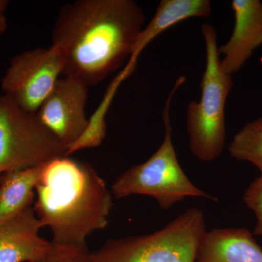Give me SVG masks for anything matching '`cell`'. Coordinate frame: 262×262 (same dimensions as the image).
<instances>
[{
    "instance_id": "cell-12",
    "label": "cell",
    "mask_w": 262,
    "mask_h": 262,
    "mask_svg": "<svg viewBox=\"0 0 262 262\" xmlns=\"http://www.w3.org/2000/svg\"><path fill=\"white\" fill-rule=\"evenodd\" d=\"M211 12V3L208 0H162L154 16L139 34L127 61L137 63L144 48L167 29L187 19L208 18Z\"/></svg>"
},
{
    "instance_id": "cell-9",
    "label": "cell",
    "mask_w": 262,
    "mask_h": 262,
    "mask_svg": "<svg viewBox=\"0 0 262 262\" xmlns=\"http://www.w3.org/2000/svg\"><path fill=\"white\" fill-rule=\"evenodd\" d=\"M234 25L232 35L219 47L221 65L229 75L238 72L262 45V3L259 0H233Z\"/></svg>"
},
{
    "instance_id": "cell-6",
    "label": "cell",
    "mask_w": 262,
    "mask_h": 262,
    "mask_svg": "<svg viewBox=\"0 0 262 262\" xmlns=\"http://www.w3.org/2000/svg\"><path fill=\"white\" fill-rule=\"evenodd\" d=\"M67 149L39 121L9 96H0V175L42 166L67 156Z\"/></svg>"
},
{
    "instance_id": "cell-16",
    "label": "cell",
    "mask_w": 262,
    "mask_h": 262,
    "mask_svg": "<svg viewBox=\"0 0 262 262\" xmlns=\"http://www.w3.org/2000/svg\"><path fill=\"white\" fill-rule=\"evenodd\" d=\"M244 201L256 215V224L253 234L262 238V174L247 188L244 193Z\"/></svg>"
},
{
    "instance_id": "cell-2",
    "label": "cell",
    "mask_w": 262,
    "mask_h": 262,
    "mask_svg": "<svg viewBox=\"0 0 262 262\" xmlns=\"http://www.w3.org/2000/svg\"><path fill=\"white\" fill-rule=\"evenodd\" d=\"M34 213L41 227L60 246H84L86 238L104 229L113 208V194L89 164L67 156L43 167L36 187Z\"/></svg>"
},
{
    "instance_id": "cell-3",
    "label": "cell",
    "mask_w": 262,
    "mask_h": 262,
    "mask_svg": "<svg viewBox=\"0 0 262 262\" xmlns=\"http://www.w3.org/2000/svg\"><path fill=\"white\" fill-rule=\"evenodd\" d=\"M201 32L206 48L201 97L199 101L188 104L186 123L191 152L201 161L211 162L225 149V105L233 80L221 65L215 29L210 24H203Z\"/></svg>"
},
{
    "instance_id": "cell-13",
    "label": "cell",
    "mask_w": 262,
    "mask_h": 262,
    "mask_svg": "<svg viewBox=\"0 0 262 262\" xmlns=\"http://www.w3.org/2000/svg\"><path fill=\"white\" fill-rule=\"evenodd\" d=\"M44 165L2 174L0 221L32 206L34 202V190L41 178Z\"/></svg>"
},
{
    "instance_id": "cell-17",
    "label": "cell",
    "mask_w": 262,
    "mask_h": 262,
    "mask_svg": "<svg viewBox=\"0 0 262 262\" xmlns=\"http://www.w3.org/2000/svg\"><path fill=\"white\" fill-rule=\"evenodd\" d=\"M9 2L6 0H0V35L5 32L7 29V20L5 11Z\"/></svg>"
},
{
    "instance_id": "cell-10",
    "label": "cell",
    "mask_w": 262,
    "mask_h": 262,
    "mask_svg": "<svg viewBox=\"0 0 262 262\" xmlns=\"http://www.w3.org/2000/svg\"><path fill=\"white\" fill-rule=\"evenodd\" d=\"M42 228L33 207L0 221V262H39L53 244L39 235Z\"/></svg>"
},
{
    "instance_id": "cell-18",
    "label": "cell",
    "mask_w": 262,
    "mask_h": 262,
    "mask_svg": "<svg viewBox=\"0 0 262 262\" xmlns=\"http://www.w3.org/2000/svg\"><path fill=\"white\" fill-rule=\"evenodd\" d=\"M0 178H1V175H0Z\"/></svg>"
},
{
    "instance_id": "cell-15",
    "label": "cell",
    "mask_w": 262,
    "mask_h": 262,
    "mask_svg": "<svg viewBox=\"0 0 262 262\" xmlns=\"http://www.w3.org/2000/svg\"><path fill=\"white\" fill-rule=\"evenodd\" d=\"M90 253L86 245L60 246L53 244L51 251L39 262H89Z\"/></svg>"
},
{
    "instance_id": "cell-5",
    "label": "cell",
    "mask_w": 262,
    "mask_h": 262,
    "mask_svg": "<svg viewBox=\"0 0 262 262\" xmlns=\"http://www.w3.org/2000/svg\"><path fill=\"white\" fill-rule=\"evenodd\" d=\"M206 232L204 213L191 208L153 233L110 239L89 262H195Z\"/></svg>"
},
{
    "instance_id": "cell-11",
    "label": "cell",
    "mask_w": 262,
    "mask_h": 262,
    "mask_svg": "<svg viewBox=\"0 0 262 262\" xmlns=\"http://www.w3.org/2000/svg\"><path fill=\"white\" fill-rule=\"evenodd\" d=\"M195 262H262V249L248 229H213L203 236Z\"/></svg>"
},
{
    "instance_id": "cell-8",
    "label": "cell",
    "mask_w": 262,
    "mask_h": 262,
    "mask_svg": "<svg viewBox=\"0 0 262 262\" xmlns=\"http://www.w3.org/2000/svg\"><path fill=\"white\" fill-rule=\"evenodd\" d=\"M88 98L87 85L70 77H60L36 113L39 121L67 151L89 127L85 114Z\"/></svg>"
},
{
    "instance_id": "cell-4",
    "label": "cell",
    "mask_w": 262,
    "mask_h": 262,
    "mask_svg": "<svg viewBox=\"0 0 262 262\" xmlns=\"http://www.w3.org/2000/svg\"><path fill=\"white\" fill-rule=\"evenodd\" d=\"M184 80V77L178 79L165 102L163 113L165 135L161 145L144 163L131 167L117 177L112 187V194L117 199L133 194L150 196L163 210L188 198L217 201L189 180L179 163L172 141L170 105L174 94Z\"/></svg>"
},
{
    "instance_id": "cell-7",
    "label": "cell",
    "mask_w": 262,
    "mask_h": 262,
    "mask_svg": "<svg viewBox=\"0 0 262 262\" xmlns=\"http://www.w3.org/2000/svg\"><path fill=\"white\" fill-rule=\"evenodd\" d=\"M63 71V58L56 46L29 50L10 61L2 89L20 108L37 113Z\"/></svg>"
},
{
    "instance_id": "cell-1",
    "label": "cell",
    "mask_w": 262,
    "mask_h": 262,
    "mask_svg": "<svg viewBox=\"0 0 262 262\" xmlns=\"http://www.w3.org/2000/svg\"><path fill=\"white\" fill-rule=\"evenodd\" d=\"M146 16L134 0H78L63 5L52 46L61 52L63 77L96 85L120 68L134 51Z\"/></svg>"
},
{
    "instance_id": "cell-14",
    "label": "cell",
    "mask_w": 262,
    "mask_h": 262,
    "mask_svg": "<svg viewBox=\"0 0 262 262\" xmlns=\"http://www.w3.org/2000/svg\"><path fill=\"white\" fill-rule=\"evenodd\" d=\"M235 159L252 164L262 174V117L246 124L228 147Z\"/></svg>"
}]
</instances>
